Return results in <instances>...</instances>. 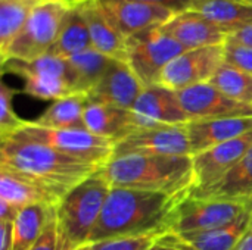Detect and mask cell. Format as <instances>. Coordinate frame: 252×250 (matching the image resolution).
<instances>
[{
	"label": "cell",
	"instance_id": "cell-38",
	"mask_svg": "<svg viewBox=\"0 0 252 250\" xmlns=\"http://www.w3.org/2000/svg\"><path fill=\"white\" fill-rule=\"evenodd\" d=\"M19 209L13 205H10L9 202L0 199V221H9V222H15L16 217H18Z\"/></svg>",
	"mask_w": 252,
	"mask_h": 250
},
{
	"label": "cell",
	"instance_id": "cell-2",
	"mask_svg": "<svg viewBox=\"0 0 252 250\" xmlns=\"http://www.w3.org/2000/svg\"><path fill=\"white\" fill-rule=\"evenodd\" d=\"M0 165L68 193L102 167L74 158L47 144L7 134L0 137Z\"/></svg>",
	"mask_w": 252,
	"mask_h": 250
},
{
	"label": "cell",
	"instance_id": "cell-9",
	"mask_svg": "<svg viewBox=\"0 0 252 250\" xmlns=\"http://www.w3.org/2000/svg\"><path fill=\"white\" fill-rule=\"evenodd\" d=\"M252 209V200L201 199L188 196L177 209L170 234H192L232 224Z\"/></svg>",
	"mask_w": 252,
	"mask_h": 250
},
{
	"label": "cell",
	"instance_id": "cell-20",
	"mask_svg": "<svg viewBox=\"0 0 252 250\" xmlns=\"http://www.w3.org/2000/svg\"><path fill=\"white\" fill-rule=\"evenodd\" d=\"M83 122L87 131L114 143L137 130L133 112L130 109L92 102H89L84 109Z\"/></svg>",
	"mask_w": 252,
	"mask_h": 250
},
{
	"label": "cell",
	"instance_id": "cell-13",
	"mask_svg": "<svg viewBox=\"0 0 252 250\" xmlns=\"http://www.w3.org/2000/svg\"><path fill=\"white\" fill-rule=\"evenodd\" d=\"M177 96L190 122L252 116V105L239 103L227 97L210 83L180 90Z\"/></svg>",
	"mask_w": 252,
	"mask_h": 250
},
{
	"label": "cell",
	"instance_id": "cell-34",
	"mask_svg": "<svg viewBox=\"0 0 252 250\" xmlns=\"http://www.w3.org/2000/svg\"><path fill=\"white\" fill-rule=\"evenodd\" d=\"M30 250H61L59 239H58V230H56V212H55L53 218L50 220L49 225L46 227L41 239Z\"/></svg>",
	"mask_w": 252,
	"mask_h": 250
},
{
	"label": "cell",
	"instance_id": "cell-42",
	"mask_svg": "<svg viewBox=\"0 0 252 250\" xmlns=\"http://www.w3.org/2000/svg\"><path fill=\"white\" fill-rule=\"evenodd\" d=\"M18 1H24V3H28V4H32V6H37L43 1H47V0H18Z\"/></svg>",
	"mask_w": 252,
	"mask_h": 250
},
{
	"label": "cell",
	"instance_id": "cell-5",
	"mask_svg": "<svg viewBox=\"0 0 252 250\" xmlns=\"http://www.w3.org/2000/svg\"><path fill=\"white\" fill-rule=\"evenodd\" d=\"M3 72L22 77V93L40 100H59L75 94L71 68L66 59L44 55L32 60L6 59L1 62Z\"/></svg>",
	"mask_w": 252,
	"mask_h": 250
},
{
	"label": "cell",
	"instance_id": "cell-32",
	"mask_svg": "<svg viewBox=\"0 0 252 250\" xmlns=\"http://www.w3.org/2000/svg\"><path fill=\"white\" fill-rule=\"evenodd\" d=\"M18 90L9 87L6 83L0 84V137L16 131L24 122L13 109V96Z\"/></svg>",
	"mask_w": 252,
	"mask_h": 250
},
{
	"label": "cell",
	"instance_id": "cell-44",
	"mask_svg": "<svg viewBox=\"0 0 252 250\" xmlns=\"http://www.w3.org/2000/svg\"><path fill=\"white\" fill-rule=\"evenodd\" d=\"M96 1H99V3H106V1H111V0H96Z\"/></svg>",
	"mask_w": 252,
	"mask_h": 250
},
{
	"label": "cell",
	"instance_id": "cell-16",
	"mask_svg": "<svg viewBox=\"0 0 252 250\" xmlns=\"http://www.w3.org/2000/svg\"><path fill=\"white\" fill-rule=\"evenodd\" d=\"M143 88L145 85L127 62L114 60L102 80L87 94V100L131 111Z\"/></svg>",
	"mask_w": 252,
	"mask_h": 250
},
{
	"label": "cell",
	"instance_id": "cell-37",
	"mask_svg": "<svg viewBox=\"0 0 252 250\" xmlns=\"http://www.w3.org/2000/svg\"><path fill=\"white\" fill-rule=\"evenodd\" d=\"M229 41H233V43H238V44H242V46L252 47V25H248L244 29L236 31L235 34H232L229 37Z\"/></svg>",
	"mask_w": 252,
	"mask_h": 250
},
{
	"label": "cell",
	"instance_id": "cell-4",
	"mask_svg": "<svg viewBox=\"0 0 252 250\" xmlns=\"http://www.w3.org/2000/svg\"><path fill=\"white\" fill-rule=\"evenodd\" d=\"M111 186L100 171L71 189L56 206L61 250H77L90 243Z\"/></svg>",
	"mask_w": 252,
	"mask_h": 250
},
{
	"label": "cell",
	"instance_id": "cell-19",
	"mask_svg": "<svg viewBox=\"0 0 252 250\" xmlns=\"http://www.w3.org/2000/svg\"><path fill=\"white\" fill-rule=\"evenodd\" d=\"M186 128L190 144V155L195 156L252 131V116L192 121L186 125Z\"/></svg>",
	"mask_w": 252,
	"mask_h": 250
},
{
	"label": "cell",
	"instance_id": "cell-8",
	"mask_svg": "<svg viewBox=\"0 0 252 250\" xmlns=\"http://www.w3.org/2000/svg\"><path fill=\"white\" fill-rule=\"evenodd\" d=\"M186 50L182 43L154 28L127 38V63L145 87L155 85L165 66Z\"/></svg>",
	"mask_w": 252,
	"mask_h": 250
},
{
	"label": "cell",
	"instance_id": "cell-26",
	"mask_svg": "<svg viewBox=\"0 0 252 250\" xmlns=\"http://www.w3.org/2000/svg\"><path fill=\"white\" fill-rule=\"evenodd\" d=\"M56 206L31 205L19 209L13 222V250H30L43 236Z\"/></svg>",
	"mask_w": 252,
	"mask_h": 250
},
{
	"label": "cell",
	"instance_id": "cell-29",
	"mask_svg": "<svg viewBox=\"0 0 252 250\" xmlns=\"http://www.w3.org/2000/svg\"><path fill=\"white\" fill-rule=\"evenodd\" d=\"M210 84L239 103L252 105V75L233 65L224 62L210 80Z\"/></svg>",
	"mask_w": 252,
	"mask_h": 250
},
{
	"label": "cell",
	"instance_id": "cell-3",
	"mask_svg": "<svg viewBox=\"0 0 252 250\" xmlns=\"http://www.w3.org/2000/svg\"><path fill=\"white\" fill-rule=\"evenodd\" d=\"M108 184L121 189L167 194L192 193L195 187L192 156H123L100 169Z\"/></svg>",
	"mask_w": 252,
	"mask_h": 250
},
{
	"label": "cell",
	"instance_id": "cell-15",
	"mask_svg": "<svg viewBox=\"0 0 252 250\" xmlns=\"http://www.w3.org/2000/svg\"><path fill=\"white\" fill-rule=\"evenodd\" d=\"M100 4L109 22L126 38L159 28L176 15L165 7L136 0H111Z\"/></svg>",
	"mask_w": 252,
	"mask_h": 250
},
{
	"label": "cell",
	"instance_id": "cell-41",
	"mask_svg": "<svg viewBox=\"0 0 252 250\" xmlns=\"http://www.w3.org/2000/svg\"><path fill=\"white\" fill-rule=\"evenodd\" d=\"M87 1H93V0H66V4L71 7V6H78V4H84Z\"/></svg>",
	"mask_w": 252,
	"mask_h": 250
},
{
	"label": "cell",
	"instance_id": "cell-25",
	"mask_svg": "<svg viewBox=\"0 0 252 250\" xmlns=\"http://www.w3.org/2000/svg\"><path fill=\"white\" fill-rule=\"evenodd\" d=\"M230 35L252 25V4L245 0H201L193 9Z\"/></svg>",
	"mask_w": 252,
	"mask_h": 250
},
{
	"label": "cell",
	"instance_id": "cell-36",
	"mask_svg": "<svg viewBox=\"0 0 252 250\" xmlns=\"http://www.w3.org/2000/svg\"><path fill=\"white\" fill-rule=\"evenodd\" d=\"M0 250H13V222L0 221Z\"/></svg>",
	"mask_w": 252,
	"mask_h": 250
},
{
	"label": "cell",
	"instance_id": "cell-30",
	"mask_svg": "<svg viewBox=\"0 0 252 250\" xmlns=\"http://www.w3.org/2000/svg\"><path fill=\"white\" fill-rule=\"evenodd\" d=\"M32 7V4L18 0H0V55L19 35Z\"/></svg>",
	"mask_w": 252,
	"mask_h": 250
},
{
	"label": "cell",
	"instance_id": "cell-46",
	"mask_svg": "<svg viewBox=\"0 0 252 250\" xmlns=\"http://www.w3.org/2000/svg\"><path fill=\"white\" fill-rule=\"evenodd\" d=\"M245 1H248L250 4H252V0H245Z\"/></svg>",
	"mask_w": 252,
	"mask_h": 250
},
{
	"label": "cell",
	"instance_id": "cell-22",
	"mask_svg": "<svg viewBox=\"0 0 252 250\" xmlns=\"http://www.w3.org/2000/svg\"><path fill=\"white\" fill-rule=\"evenodd\" d=\"M80 6L89 24L93 49L115 60L127 62V38L109 22L102 4L93 0Z\"/></svg>",
	"mask_w": 252,
	"mask_h": 250
},
{
	"label": "cell",
	"instance_id": "cell-6",
	"mask_svg": "<svg viewBox=\"0 0 252 250\" xmlns=\"http://www.w3.org/2000/svg\"><path fill=\"white\" fill-rule=\"evenodd\" d=\"M50 147H55L74 158L105 167L114 156V141L97 137L86 128H49L24 119L21 127L10 133Z\"/></svg>",
	"mask_w": 252,
	"mask_h": 250
},
{
	"label": "cell",
	"instance_id": "cell-27",
	"mask_svg": "<svg viewBox=\"0 0 252 250\" xmlns=\"http://www.w3.org/2000/svg\"><path fill=\"white\" fill-rule=\"evenodd\" d=\"M66 60L72 74L74 93L87 96L102 80V77L106 74L115 59L94 49H89L86 52L68 57Z\"/></svg>",
	"mask_w": 252,
	"mask_h": 250
},
{
	"label": "cell",
	"instance_id": "cell-35",
	"mask_svg": "<svg viewBox=\"0 0 252 250\" xmlns=\"http://www.w3.org/2000/svg\"><path fill=\"white\" fill-rule=\"evenodd\" d=\"M136 1L157 4V6H161V7H165V9L174 12L177 15V13H183L188 10H193L201 0H136Z\"/></svg>",
	"mask_w": 252,
	"mask_h": 250
},
{
	"label": "cell",
	"instance_id": "cell-18",
	"mask_svg": "<svg viewBox=\"0 0 252 250\" xmlns=\"http://www.w3.org/2000/svg\"><path fill=\"white\" fill-rule=\"evenodd\" d=\"M159 29L182 43L188 50L226 44L230 34L196 10L174 15Z\"/></svg>",
	"mask_w": 252,
	"mask_h": 250
},
{
	"label": "cell",
	"instance_id": "cell-23",
	"mask_svg": "<svg viewBox=\"0 0 252 250\" xmlns=\"http://www.w3.org/2000/svg\"><path fill=\"white\" fill-rule=\"evenodd\" d=\"M201 199H227V200H252V147L247 155L217 183L190 193Z\"/></svg>",
	"mask_w": 252,
	"mask_h": 250
},
{
	"label": "cell",
	"instance_id": "cell-10",
	"mask_svg": "<svg viewBox=\"0 0 252 250\" xmlns=\"http://www.w3.org/2000/svg\"><path fill=\"white\" fill-rule=\"evenodd\" d=\"M226 62V44L190 49L173 59L162 71L158 84L180 91L210 83L217 69Z\"/></svg>",
	"mask_w": 252,
	"mask_h": 250
},
{
	"label": "cell",
	"instance_id": "cell-1",
	"mask_svg": "<svg viewBox=\"0 0 252 250\" xmlns=\"http://www.w3.org/2000/svg\"><path fill=\"white\" fill-rule=\"evenodd\" d=\"M189 194L111 187L89 245L145 234L167 236L171 231L179 206Z\"/></svg>",
	"mask_w": 252,
	"mask_h": 250
},
{
	"label": "cell",
	"instance_id": "cell-24",
	"mask_svg": "<svg viewBox=\"0 0 252 250\" xmlns=\"http://www.w3.org/2000/svg\"><path fill=\"white\" fill-rule=\"evenodd\" d=\"M89 49H93V46L83 7L80 4L71 6L63 18L59 37L47 55L68 59Z\"/></svg>",
	"mask_w": 252,
	"mask_h": 250
},
{
	"label": "cell",
	"instance_id": "cell-45",
	"mask_svg": "<svg viewBox=\"0 0 252 250\" xmlns=\"http://www.w3.org/2000/svg\"><path fill=\"white\" fill-rule=\"evenodd\" d=\"M56 1H63V3H66V0H56Z\"/></svg>",
	"mask_w": 252,
	"mask_h": 250
},
{
	"label": "cell",
	"instance_id": "cell-31",
	"mask_svg": "<svg viewBox=\"0 0 252 250\" xmlns=\"http://www.w3.org/2000/svg\"><path fill=\"white\" fill-rule=\"evenodd\" d=\"M164 236L145 234L134 237H120L102 240L90 245V250H151Z\"/></svg>",
	"mask_w": 252,
	"mask_h": 250
},
{
	"label": "cell",
	"instance_id": "cell-28",
	"mask_svg": "<svg viewBox=\"0 0 252 250\" xmlns=\"http://www.w3.org/2000/svg\"><path fill=\"white\" fill-rule=\"evenodd\" d=\"M89 100L86 94H71L55 100L37 119L35 124L49 128H84L83 116Z\"/></svg>",
	"mask_w": 252,
	"mask_h": 250
},
{
	"label": "cell",
	"instance_id": "cell-7",
	"mask_svg": "<svg viewBox=\"0 0 252 250\" xmlns=\"http://www.w3.org/2000/svg\"><path fill=\"white\" fill-rule=\"evenodd\" d=\"M68 9L66 3L56 0H47L34 6L19 35L1 53V62L6 59L32 60L47 55L59 37Z\"/></svg>",
	"mask_w": 252,
	"mask_h": 250
},
{
	"label": "cell",
	"instance_id": "cell-17",
	"mask_svg": "<svg viewBox=\"0 0 252 250\" xmlns=\"http://www.w3.org/2000/svg\"><path fill=\"white\" fill-rule=\"evenodd\" d=\"M66 193L0 165V199L22 209L31 205L58 206Z\"/></svg>",
	"mask_w": 252,
	"mask_h": 250
},
{
	"label": "cell",
	"instance_id": "cell-14",
	"mask_svg": "<svg viewBox=\"0 0 252 250\" xmlns=\"http://www.w3.org/2000/svg\"><path fill=\"white\" fill-rule=\"evenodd\" d=\"M252 147V131L192 156L195 190H204L223 178Z\"/></svg>",
	"mask_w": 252,
	"mask_h": 250
},
{
	"label": "cell",
	"instance_id": "cell-39",
	"mask_svg": "<svg viewBox=\"0 0 252 250\" xmlns=\"http://www.w3.org/2000/svg\"><path fill=\"white\" fill-rule=\"evenodd\" d=\"M151 250H189L186 249L185 246H182L180 243H177L170 234L164 236L154 248Z\"/></svg>",
	"mask_w": 252,
	"mask_h": 250
},
{
	"label": "cell",
	"instance_id": "cell-12",
	"mask_svg": "<svg viewBox=\"0 0 252 250\" xmlns=\"http://www.w3.org/2000/svg\"><path fill=\"white\" fill-rule=\"evenodd\" d=\"M131 112L137 130L186 127L190 122L179 100L177 91L159 84L145 87Z\"/></svg>",
	"mask_w": 252,
	"mask_h": 250
},
{
	"label": "cell",
	"instance_id": "cell-11",
	"mask_svg": "<svg viewBox=\"0 0 252 250\" xmlns=\"http://www.w3.org/2000/svg\"><path fill=\"white\" fill-rule=\"evenodd\" d=\"M192 156L186 127L143 128L114 144V158L123 156Z\"/></svg>",
	"mask_w": 252,
	"mask_h": 250
},
{
	"label": "cell",
	"instance_id": "cell-33",
	"mask_svg": "<svg viewBox=\"0 0 252 250\" xmlns=\"http://www.w3.org/2000/svg\"><path fill=\"white\" fill-rule=\"evenodd\" d=\"M226 63L233 65L252 75V47L226 41Z\"/></svg>",
	"mask_w": 252,
	"mask_h": 250
},
{
	"label": "cell",
	"instance_id": "cell-21",
	"mask_svg": "<svg viewBox=\"0 0 252 250\" xmlns=\"http://www.w3.org/2000/svg\"><path fill=\"white\" fill-rule=\"evenodd\" d=\"M252 227V209L229 225L192 233V234H170L177 243L189 250H235L239 242Z\"/></svg>",
	"mask_w": 252,
	"mask_h": 250
},
{
	"label": "cell",
	"instance_id": "cell-40",
	"mask_svg": "<svg viewBox=\"0 0 252 250\" xmlns=\"http://www.w3.org/2000/svg\"><path fill=\"white\" fill-rule=\"evenodd\" d=\"M235 250H252V227L245 234V237L239 242V245L236 246Z\"/></svg>",
	"mask_w": 252,
	"mask_h": 250
},
{
	"label": "cell",
	"instance_id": "cell-43",
	"mask_svg": "<svg viewBox=\"0 0 252 250\" xmlns=\"http://www.w3.org/2000/svg\"><path fill=\"white\" fill-rule=\"evenodd\" d=\"M77 250H90V245H87V246H83V248H80V249Z\"/></svg>",
	"mask_w": 252,
	"mask_h": 250
}]
</instances>
